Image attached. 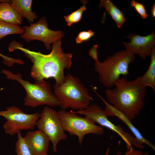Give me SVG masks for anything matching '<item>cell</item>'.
I'll return each mask as SVG.
<instances>
[{
	"instance_id": "obj_1",
	"label": "cell",
	"mask_w": 155,
	"mask_h": 155,
	"mask_svg": "<svg viewBox=\"0 0 155 155\" xmlns=\"http://www.w3.org/2000/svg\"><path fill=\"white\" fill-rule=\"evenodd\" d=\"M61 42L60 38L53 42L51 52L46 55L25 48L23 44L14 40L9 44L8 50L10 52L20 50L30 59L32 63L30 75L35 83H40L44 79L53 78L55 80V84L59 85L64 81L65 69L71 68L73 56L71 53L64 52Z\"/></svg>"
},
{
	"instance_id": "obj_2",
	"label": "cell",
	"mask_w": 155,
	"mask_h": 155,
	"mask_svg": "<svg viewBox=\"0 0 155 155\" xmlns=\"http://www.w3.org/2000/svg\"><path fill=\"white\" fill-rule=\"evenodd\" d=\"M113 88L105 90L108 103L131 120L134 119L144 107L146 87L136 79L128 81L123 76L115 82Z\"/></svg>"
},
{
	"instance_id": "obj_3",
	"label": "cell",
	"mask_w": 155,
	"mask_h": 155,
	"mask_svg": "<svg viewBox=\"0 0 155 155\" xmlns=\"http://www.w3.org/2000/svg\"><path fill=\"white\" fill-rule=\"evenodd\" d=\"M54 94L61 109L70 108L77 111L84 110L93 100L88 90L78 78L69 73L61 85L54 86Z\"/></svg>"
},
{
	"instance_id": "obj_4",
	"label": "cell",
	"mask_w": 155,
	"mask_h": 155,
	"mask_svg": "<svg viewBox=\"0 0 155 155\" xmlns=\"http://www.w3.org/2000/svg\"><path fill=\"white\" fill-rule=\"evenodd\" d=\"M135 59V54L126 49L115 52L102 62L95 61L94 69L99 75L100 82L107 88H113L121 75L129 74V65Z\"/></svg>"
},
{
	"instance_id": "obj_5",
	"label": "cell",
	"mask_w": 155,
	"mask_h": 155,
	"mask_svg": "<svg viewBox=\"0 0 155 155\" xmlns=\"http://www.w3.org/2000/svg\"><path fill=\"white\" fill-rule=\"evenodd\" d=\"M1 73L4 74L7 79L17 81L24 88L26 92L24 99L25 105L33 108L43 105L51 107L59 106L57 98L53 93L48 82L44 80L40 83L32 84L22 79V75L20 73L15 74L5 69Z\"/></svg>"
},
{
	"instance_id": "obj_6",
	"label": "cell",
	"mask_w": 155,
	"mask_h": 155,
	"mask_svg": "<svg viewBox=\"0 0 155 155\" xmlns=\"http://www.w3.org/2000/svg\"><path fill=\"white\" fill-rule=\"evenodd\" d=\"M59 117L63 129L70 135L77 136L81 145L85 136L88 134L100 135L104 133L103 129L88 118L82 117L73 111H67L61 109L58 111Z\"/></svg>"
},
{
	"instance_id": "obj_7",
	"label": "cell",
	"mask_w": 155,
	"mask_h": 155,
	"mask_svg": "<svg viewBox=\"0 0 155 155\" xmlns=\"http://www.w3.org/2000/svg\"><path fill=\"white\" fill-rule=\"evenodd\" d=\"M78 114L82 115L101 126L106 127L117 134L125 142L127 150L132 146L140 149L144 146L134 136L125 131L120 125H115L108 119L104 110L96 104H90L84 110L73 111Z\"/></svg>"
},
{
	"instance_id": "obj_8",
	"label": "cell",
	"mask_w": 155,
	"mask_h": 155,
	"mask_svg": "<svg viewBox=\"0 0 155 155\" xmlns=\"http://www.w3.org/2000/svg\"><path fill=\"white\" fill-rule=\"evenodd\" d=\"M6 108L5 111H0V116L6 119L3 125V129L5 133L11 136L21 130L34 129L40 116L38 112L25 113L15 106L6 107Z\"/></svg>"
},
{
	"instance_id": "obj_9",
	"label": "cell",
	"mask_w": 155,
	"mask_h": 155,
	"mask_svg": "<svg viewBox=\"0 0 155 155\" xmlns=\"http://www.w3.org/2000/svg\"><path fill=\"white\" fill-rule=\"evenodd\" d=\"M36 126L38 130L48 136L52 144L53 151L55 152L57 151V145L60 141L65 140L67 138L58 112L50 107H44Z\"/></svg>"
},
{
	"instance_id": "obj_10",
	"label": "cell",
	"mask_w": 155,
	"mask_h": 155,
	"mask_svg": "<svg viewBox=\"0 0 155 155\" xmlns=\"http://www.w3.org/2000/svg\"><path fill=\"white\" fill-rule=\"evenodd\" d=\"M45 17L40 19L36 22L30 23L29 26H24V32L21 37L28 42L34 40L42 41L47 50L51 49V44L64 36L61 31H55L48 28Z\"/></svg>"
},
{
	"instance_id": "obj_11",
	"label": "cell",
	"mask_w": 155,
	"mask_h": 155,
	"mask_svg": "<svg viewBox=\"0 0 155 155\" xmlns=\"http://www.w3.org/2000/svg\"><path fill=\"white\" fill-rule=\"evenodd\" d=\"M126 37L131 41L129 43L123 42L126 50L138 55L143 59L150 55L152 48L155 44L154 31L145 36L132 33L129 34Z\"/></svg>"
},
{
	"instance_id": "obj_12",
	"label": "cell",
	"mask_w": 155,
	"mask_h": 155,
	"mask_svg": "<svg viewBox=\"0 0 155 155\" xmlns=\"http://www.w3.org/2000/svg\"><path fill=\"white\" fill-rule=\"evenodd\" d=\"M32 155H44L48 152L50 140L42 131H29L23 137Z\"/></svg>"
},
{
	"instance_id": "obj_13",
	"label": "cell",
	"mask_w": 155,
	"mask_h": 155,
	"mask_svg": "<svg viewBox=\"0 0 155 155\" xmlns=\"http://www.w3.org/2000/svg\"><path fill=\"white\" fill-rule=\"evenodd\" d=\"M101 99L105 105L104 111L108 117L116 116L121 120L129 129L134 135L135 137L142 144H145L151 148L154 151L155 146L149 141L146 139L139 131L133 125L131 120L115 107L106 101L97 92L96 90L94 91Z\"/></svg>"
},
{
	"instance_id": "obj_14",
	"label": "cell",
	"mask_w": 155,
	"mask_h": 155,
	"mask_svg": "<svg viewBox=\"0 0 155 155\" xmlns=\"http://www.w3.org/2000/svg\"><path fill=\"white\" fill-rule=\"evenodd\" d=\"M0 20L18 25L22 24V18L12 7L11 3L1 2H0Z\"/></svg>"
},
{
	"instance_id": "obj_15",
	"label": "cell",
	"mask_w": 155,
	"mask_h": 155,
	"mask_svg": "<svg viewBox=\"0 0 155 155\" xmlns=\"http://www.w3.org/2000/svg\"><path fill=\"white\" fill-rule=\"evenodd\" d=\"M11 4L22 18L27 20L30 23L38 18L36 13L32 11V0H11Z\"/></svg>"
},
{
	"instance_id": "obj_16",
	"label": "cell",
	"mask_w": 155,
	"mask_h": 155,
	"mask_svg": "<svg viewBox=\"0 0 155 155\" xmlns=\"http://www.w3.org/2000/svg\"><path fill=\"white\" fill-rule=\"evenodd\" d=\"M151 60L148 68L144 74L136 79L139 83L147 87L151 88L155 92V47L152 48L151 55Z\"/></svg>"
},
{
	"instance_id": "obj_17",
	"label": "cell",
	"mask_w": 155,
	"mask_h": 155,
	"mask_svg": "<svg viewBox=\"0 0 155 155\" xmlns=\"http://www.w3.org/2000/svg\"><path fill=\"white\" fill-rule=\"evenodd\" d=\"M99 6L105 9V12L107 11L116 22L118 28H120L126 20L123 13L109 0H100Z\"/></svg>"
},
{
	"instance_id": "obj_18",
	"label": "cell",
	"mask_w": 155,
	"mask_h": 155,
	"mask_svg": "<svg viewBox=\"0 0 155 155\" xmlns=\"http://www.w3.org/2000/svg\"><path fill=\"white\" fill-rule=\"evenodd\" d=\"M23 32V29L19 25L8 24L0 20V40L8 35H21Z\"/></svg>"
},
{
	"instance_id": "obj_19",
	"label": "cell",
	"mask_w": 155,
	"mask_h": 155,
	"mask_svg": "<svg viewBox=\"0 0 155 155\" xmlns=\"http://www.w3.org/2000/svg\"><path fill=\"white\" fill-rule=\"evenodd\" d=\"M18 139L16 143L15 152L17 155H32L25 142L20 131L17 133Z\"/></svg>"
},
{
	"instance_id": "obj_20",
	"label": "cell",
	"mask_w": 155,
	"mask_h": 155,
	"mask_svg": "<svg viewBox=\"0 0 155 155\" xmlns=\"http://www.w3.org/2000/svg\"><path fill=\"white\" fill-rule=\"evenodd\" d=\"M86 9V7L83 5L70 14L67 16H64V18L67 23V25L70 26L73 24L80 21L82 18L84 11Z\"/></svg>"
},
{
	"instance_id": "obj_21",
	"label": "cell",
	"mask_w": 155,
	"mask_h": 155,
	"mask_svg": "<svg viewBox=\"0 0 155 155\" xmlns=\"http://www.w3.org/2000/svg\"><path fill=\"white\" fill-rule=\"evenodd\" d=\"M131 5L134 8L143 19H145L148 18V15L144 6L142 4L133 0L131 1Z\"/></svg>"
},
{
	"instance_id": "obj_22",
	"label": "cell",
	"mask_w": 155,
	"mask_h": 155,
	"mask_svg": "<svg viewBox=\"0 0 155 155\" xmlns=\"http://www.w3.org/2000/svg\"><path fill=\"white\" fill-rule=\"evenodd\" d=\"M94 32L91 30L88 31H83L79 32L75 40L78 44L81 43L83 42L89 40L94 35Z\"/></svg>"
},
{
	"instance_id": "obj_23",
	"label": "cell",
	"mask_w": 155,
	"mask_h": 155,
	"mask_svg": "<svg viewBox=\"0 0 155 155\" xmlns=\"http://www.w3.org/2000/svg\"><path fill=\"white\" fill-rule=\"evenodd\" d=\"M98 45H94L89 50L88 54L90 56L94 59L95 61H99L98 57L97 48Z\"/></svg>"
},
{
	"instance_id": "obj_24",
	"label": "cell",
	"mask_w": 155,
	"mask_h": 155,
	"mask_svg": "<svg viewBox=\"0 0 155 155\" xmlns=\"http://www.w3.org/2000/svg\"><path fill=\"white\" fill-rule=\"evenodd\" d=\"M124 155H149L148 152L143 153L140 150L135 149L133 147L127 150Z\"/></svg>"
},
{
	"instance_id": "obj_25",
	"label": "cell",
	"mask_w": 155,
	"mask_h": 155,
	"mask_svg": "<svg viewBox=\"0 0 155 155\" xmlns=\"http://www.w3.org/2000/svg\"><path fill=\"white\" fill-rule=\"evenodd\" d=\"M0 57L2 59L3 62L5 63L7 62L9 60V57L5 56L0 53Z\"/></svg>"
},
{
	"instance_id": "obj_26",
	"label": "cell",
	"mask_w": 155,
	"mask_h": 155,
	"mask_svg": "<svg viewBox=\"0 0 155 155\" xmlns=\"http://www.w3.org/2000/svg\"><path fill=\"white\" fill-rule=\"evenodd\" d=\"M151 14L152 17L155 18V4L154 3L152 5L151 9Z\"/></svg>"
},
{
	"instance_id": "obj_27",
	"label": "cell",
	"mask_w": 155,
	"mask_h": 155,
	"mask_svg": "<svg viewBox=\"0 0 155 155\" xmlns=\"http://www.w3.org/2000/svg\"><path fill=\"white\" fill-rule=\"evenodd\" d=\"M8 2L9 3H11V1L10 0H0V2Z\"/></svg>"
},
{
	"instance_id": "obj_28",
	"label": "cell",
	"mask_w": 155,
	"mask_h": 155,
	"mask_svg": "<svg viewBox=\"0 0 155 155\" xmlns=\"http://www.w3.org/2000/svg\"><path fill=\"white\" fill-rule=\"evenodd\" d=\"M109 152V148H108L104 155H108Z\"/></svg>"
},
{
	"instance_id": "obj_29",
	"label": "cell",
	"mask_w": 155,
	"mask_h": 155,
	"mask_svg": "<svg viewBox=\"0 0 155 155\" xmlns=\"http://www.w3.org/2000/svg\"><path fill=\"white\" fill-rule=\"evenodd\" d=\"M121 153L119 151H118L116 154L114 155H121Z\"/></svg>"
},
{
	"instance_id": "obj_30",
	"label": "cell",
	"mask_w": 155,
	"mask_h": 155,
	"mask_svg": "<svg viewBox=\"0 0 155 155\" xmlns=\"http://www.w3.org/2000/svg\"><path fill=\"white\" fill-rule=\"evenodd\" d=\"M44 155H48V154L46 153V154H44Z\"/></svg>"
}]
</instances>
